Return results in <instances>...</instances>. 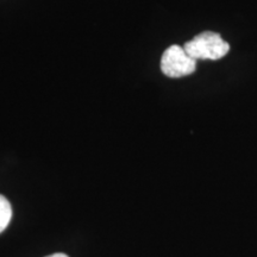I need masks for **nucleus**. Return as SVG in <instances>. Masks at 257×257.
Here are the masks:
<instances>
[{
    "mask_svg": "<svg viewBox=\"0 0 257 257\" xmlns=\"http://www.w3.org/2000/svg\"><path fill=\"white\" fill-rule=\"evenodd\" d=\"M184 49L195 61H216L229 53L230 44L225 42L217 32L205 31L197 35L193 40L188 41L184 46Z\"/></svg>",
    "mask_w": 257,
    "mask_h": 257,
    "instance_id": "1",
    "label": "nucleus"
},
{
    "mask_svg": "<svg viewBox=\"0 0 257 257\" xmlns=\"http://www.w3.org/2000/svg\"><path fill=\"white\" fill-rule=\"evenodd\" d=\"M197 68V61L186 53L184 47L170 46L161 59V70L169 78L191 75Z\"/></svg>",
    "mask_w": 257,
    "mask_h": 257,
    "instance_id": "2",
    "label": "nucleus"
},
{
    "mask_svg": "<svg viewBox=\"0 0 257 257\" xmlns=\"http://www.w3.org/2000/svg\"><path fill=\"white\" fill-rule=\"evenodd\" d=\"M12 218V207L4 195H0V233L4 231Z\"/></svg>",
    "mask_w": 257,
    "mask_h": 257,
    "instance_id": "3",
    "label": "nucleus"
},
{
    "mask_svg": "<svg viewBox=\"0 0 257 257\" xmlns=\"http://www.w3.org/2000/svg\"><path fill=\"white\" fill-rule=\"evenodd\" d=\"M47 257H68V256L64 255V253H54V255H50V256H47Z\"/></svg>",
    "mask_w": 257,
    "mask_h": 257,
    "instance_id": "4",
    "label": "nucleus"
}]
</instances>
